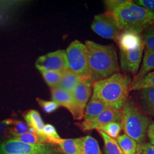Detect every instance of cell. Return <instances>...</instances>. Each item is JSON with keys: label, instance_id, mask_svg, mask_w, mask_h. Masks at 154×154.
<instances>
[{"label": "cell", "instance_id": "cell-13", "mask_svg": "<svg viewBox=\"0 0 154 154\" xmlns=\"http://www.w3.org/2000/svg\"><path fill=\"white\" fill-rule=\"evenodd\" d=\"M82 138H47V143L58 145L65 154H81Z\"/></svg>", "mask_w": 154, "mask_h": 154}, {"label": "cell", "instance_id": "cell-30", "mask_svg": "<svg viewBox=\"0 0 154 154\" xmlns=\"http://www.w3.org/2000/svg\"><path fill=\"white\" fill-rule=\"evenodd\" d=\"M13 121V119L8 118L0 122V140L8 137L9 129Z\"/></svg>", "mask_w": 154, "mask_h": 154}, {"label": "cell", "instance_id": "cell-6", "mask_svg": "<svg viewBox=\"0 0 154 154\" xmlns=\"http://www.w3.org/2000/svg\"><path fill=\"white\" fill-rule=\"evenodd\" d=\"M0 152L6 154H61L53 144H29L13 139L0 144Z\"/></svg>", "mask_w": 154, "mask_h": 154}, {"label": "cell", "instance_id": "cell-26", "mask_svg": "<svg viewBox=\"0 0 154 154\" xmlns=\"http://www.w3.org/2000/svg\"><path fill=\"white\" fill-rule=\"evenodd\" d=\"M122 129L123 126L122 123L110 122L97 130H100L104 132L110 138L116 139L119 136V134Z\"/></svg>", "mask_w": 154, "mask_h": 154}, {"label": "cell", "instance_id": "cell-21", "mask_svg": "<svg viewBox=\"0 0 154 154\" xmlns=\"http://www.w3.org/2000/svg\"><path fill=\"white\" fill-rule=\"evenodd\" d=\"M123 154H136L137 143L124 134L116 139Z\"/></svg>", "mask_w": 154, "mask_h": 154}, {"label": "cell", "instance_id": "cell-7", "mask_svg": "<svg viewBox=\"0 0 154 154\" xmlns=\"http://www.w3.org/2000/svg\"><path fill=\"white\" fill-rule=\"evenodd\" d=\"M66 53L69 70L80 76H89L88 54L85 45L75 40L67 47Z\"/></svg>", "mask_w": 154, "mask_h": 154}, {"label": "cell", "instance_id": "cell-14", "mask_svg": "<svg viewBox=\"0 0 154 154\" xmlns=\"http://www.w3.org/2000/svg\"><path fill=\"white\" fill-rule=\"evenodd\" d=\"M23 116L28 126L32 128L36 134L45 137L43 132L44 123L40 114L37 110H28L23 113Z\"/></svg>", "mask_w": 154, "mask_h": 154}, {"label": "cell", "instance_id": "cell-29", "mask_svg": "<svg viewBox=\"0 0 154 154\" xmlns=\"http://www.w3.org/2000/svg\"><path fill=\"white\" fill-rule=\"evenodd\" d=\"M37 101L45 112L48 114L55 111V110L60 107V105L53 100L47 101L40 98H37Z\"/></svg>", "mask_w": 154, "mask_h": 154}, {"label": "cell", "instance_id": "cell-4", "mask_svg": "<svg viewBox=\"0 0 154 154\" xmlns=\"http://www.w3.org/2000/svg\"><path fill=\"white\" fill-rule=\"evenodd\" d=\"M116 41L119 49L122 69L127 73H137L140 65L144 50L142 35L122 32Z\"/></svg>", "mask_w": 154, "mask_h": 154}, {"label": "cell", "instance_id": "cell-33", "mask_svg": "<svg viewBox=\"0 0 154 154\" xmlns=\"http://www.w3.org/2000/svg\"><path fill=\"white\" fill-rule=\"evenodd\" d=\"M43 132L46 138H60L59 134L57 132L55 127L51 125H45Z\"/></svg>", "mask_w": 154, "mask_h": 154}, {"label": "cell", "instance_id": "cell-9", "mask_svg": "<svg viewBox=\"0 0 154 154\" xmlns=\"http://www.w3.org/2000/svg\"><path fill=\"white\" fill-rule=\"evenodd\" d=\"M39 72H55L63 73L69 70L66 50H59L40 56L35 63Z\"/></svg>", "mask_w": 154, "mask_h": 154}, {"label": "cell", "instance_id": "cell-15", "mask_svg": "<svg viewBox=\"0 0 154 154\" xmlns=\"http://www.w3.org/2000/svg\"><path fill=\"white\" fill-rule=\"evenodd\" d=\"M138 100L144 111L149 116H154V88L139 90Z\"/></svg>", "mask_w": 154, "mask_h": 154}, {"label": "cell", "instance_id": "cell-1", "mask_svg": "<svg viewBox=\"0 0 154 154\" xmlns=\"http://www.w3.org/2000/svg\"><path fill=\"white\" fill-rule=\"evenodd\" d=\"M89 76L94 83L119 72L120 66L115 48L86 41Z\"/></svg>", "mask_w": 154, "mask_h": 154}, {"label": "cell", "instance_id": "cell-31", "mask_svg": "<svg viewBox=\"0 0 154 154\" xmlns=\"http://www.w3.org/2000/svg\"><path fill=\"white\" fill-rule=\"evenodd\" d=\"M136 154H154V145L146 142L137 144Z\"/></svg>", "mask_w": 154, "mask_h": 154}, {"label": "cell", "instance_id": "cell-24", "mask_svg": "<svg viewBox=\"0 0 154 154\" xmlns=\"http://www.w3.org/2000/svg\"><path fill=\"white\" fill-rule=\"evenodd\" d=\"M9 139H16L22 143L29 144H39L47 143V138L46 137L39 135L36 133L28 132L21 135L16 136Z\"/></svg>", "mask_w": 154, "mask_h": 154}, {"label": "cell", "instance_id": "cell-28", "mask_svg": "<svg viewBox=\"0 0 154 154\" xmlns=\"http://www.w3.org/2000/svg\"><path fill=\"white\" fill-rule=\"evenodd\" d=\"M41 73L44 78L45 82L51 88L57 87L61 81L62 73L55 72L41 71Z\"/></svg>", "mask_w": 154, "mask_h": 154}, {"label": "cell", "instance_id": "cell-19", "mask_svg": "<svg viewBox=\"0 0 154 154\" xmlns=\"http://www.w3.org/2000/svg\"><path fill=\"white\" fill-rule=\"evenodd\" d=\"M20 1H0V25L9 18L10 14L22 4Z\"/></svg>", "mask_w": 154, "mask_h": 154}, {"label": "cell", "instance_id": "cell-36", "mask_svg": "<svg viewBox=\"0 0 154 154\" xmlns=\"http://www.w3.org/2000/svg\"><path fill=\"white\" fill-rule=\"evenodd\" d=\"M0 154H4V153H1V152H0Z\"/></svg>", "mask_w": 154, "mask_h": 154}, {"label": "cell", "instance_id": "cell-5", "mask_svg": "<svg viewBox=\"0 0 154 154\" xmlns=\"http://www.w3.org/2000/svg\"><path fill=\"white\" fill-rule=\"evenodd\" d=\"M122 124L125 134L137 144L144 142L151 119L139 109L132 99H127L122 110Z\"/></svg>", "mask_w": 154, "mask_h": 154}, {"label": "cell", "instance_id": "cell-11", "mask_svg": "<svg viewBox=\"0 0 154 154\" xmlns=\"http://www.w3.org/2000/svg\"><path fill=\"white\" fill-rule=\"evenodd\" d=\"M51 99L60 106L66 108L75 120L80 121L84 114L79 110L72 95V94L58 87L51 88Z\"/></svg>", "mask_w": 154, "mask_h": 154}, {"label": "cell", "instance_id": "cell-25", "mask_svg": "<svg viewBox=\"0 0 154 154\" xmlns=\"http://www.w3.org/2000/svg\"><path fill=\"white\" fill-rule=\"evenodd\" d=\"M29 127L28 126L26 122L18 120H14L12 125L9 127L8 137L11 138L16 136L21 135L29 132Z\"/></svg>", "mask_w": 154, "mask_h": 154}, {"label": "cell", "instance_id": "cell-32", "mask_svg": "<svg viewBox=\"0 0 154 154\" xmlns=\"http://www.w3.org/2000/svg\"><path fill=\"white\" fill-rule=\"evenodd\" d=\"M127 0H107L104 1L105 7L107 12L112 13L116 8L123 4L125 3Z\"/></svg>", "mask_w": 154, "mask_h": 154}, {"label": "cell", "instance_id": "cell-35", "mask_svg": "<svg viewBox=\"0 0 154 154\" xmlns=\"http://www.w3.org/2000/svg\"><path fill=\"white\" fill-rule=\"evenodd\" d=\"M147 137L149 139L150 143L154 145V122L149 125L147 130Z\"/></svg>", "mask_w": 154, "mask_h": 154}, {"label": "cell", "instance_id": "cell-12", "mask_svg": "<svg viewBox=\"0 0 154 154\" xmlns=\"http://www.w3.org/2000/svg\"><path fill=\"white\" fill-rule=\"evenodd\" d=\"M93 84L90 76H86L77 84L72 91L77 106L83 114L91 94Z\"/></svg>", "mask_w": 154, "mask_h": 154}, {"label": "cell", "instance_id": "cell-18", "mask_svg": "<svg viewBox=\"0 0 154 154\" xmlns=\"http://www.w3.org/2000/svg\"><path fill=\"white\" fill-rule=\"evenodd\" d=\"M142 36L144 45L143 61L154 51V21L143 31Z\"/></svg>", "mask_w": 154, "mask_h": 154}, {"label": "cell", "instance_id": "cell-16", "mask_svg": "<svg viewBox=\"0 0 154 154\" xmlns=\"http://www.w3.org/2000/svg\"><path fill=\"white\" fill-rule=\"evenodd\" d=\"M108 107H109L104 102L92 96L85 110L84 121H90L93 119Z\"/></svg>", "mask_w": 154, "mask_h": 154}, {"label": "cell", "instance_id": "cell-17", "mask_svg": "<svg viewBox=\"0 0 154 154\" xmlns=\"http://www.w3.org/2000/svg\"><path fill=\"white\" fill-rule=\"evenodd\" d=\"M86 76L88 75L80 76L70 70H67L62 73L61 81L57 87L72 93L77 84L82 81Z\"/></svg>", "mask_w": 154, "mask_h": 154}, {"label": "cell", "instance_id": "cell-27", "mask_svg": "<svg viewBox=\"0 0 154 154\" xmlns=\"http://www.w3.org/2000/svg\"><path fill=\"white\" fill-rule=\"evenodd\" d=\"M141 67L139 70L138 74L134 79H138L144 76L149 72L154 70V51L149 57L142 61Z\"/></svg>", "mask_w": 154, "mask_h": 154}, {"label": "cell", "instance_id": "cell-23", "mask_svg": "<svg viewBox=\"0 0 154 154\" xmlns=\"http://www.w3.org/2000/svg\"><path fill=\"white\" fill-rule=\"evenodd\" d=\"M97 131L103 140L106 154H123L116 139L110 138L100 130Z\"/></svg>", "mask_w": 154, "mask_h": 154}, {"label": "cell", "instance_id": "cell-22", "mask_svg": "<svg viewBox=\"0 0 154 154\" xmlns=\"http://www.w3.org/2000/svg\"><path fill=\"white\" fill-rule=\"evenodd\" d=\"M81 154H102L97 140L88 135L82 137Z\"/></svg>", "mask_w": 154, "mask_h": 154}, {"label": "cell", "instance_id": "cell-8", "mask_svg": "<svg viewBox=\"0 0 154 154\" xmlns=\"http://www.w3.org/2000/svg\"><path fill=\"white\" fill-rule=\"evenodd\" d=\"M91 28L100 37L114 41L122 32L112 14L107 11L95 16Z\"/></svg>", "mask_w": 154, "mask_h": 154}, {"label": "cell", "instance_id": "cell-34", "mask_svg": "<svg viewBox=\"0 0 154 154\" xmlns=\"http://www.w3.org/2000/svg\"><path fill=\"white\" fill-rule=\"evenodd\" d=\"M133 1L138 5L143 6L149 11L154 12V0H137Z\"/></svg>", "mask_w": 154, "mask_h": 154}, {"label": "cell", "instance_id": "cell-10", "mask_svg": "<svg viewBox=\"0 0 154 154\" xmlns=\"http://www.w3.org/2000/svg\"><path fill=\"white\" fill-rule=\"evenodd\" d=\"M122 110L109 107L93 119L90 121L82 122L77 125L84 131L94 129L98 130L110 122L122 123Z\"/></svg>", "mask_w": 154, "mask_h": 154}, {"label": "cell", "instance_id": "cell-2", "mask_svg": "<svg viewBox=\"0 0 154 154\" xmlns=\"http://www.w3.org/2000/svg\"><path fill=\"white\" fill-rule=\"evenodd\" d=\"M132 81L129 75L117 72L94 83L92 96L109 107L122 110L128 99Z\"/></svg>", "mask_w": 154, "mask_h": 154}, {"label": "cell", "instance_id": "cell-3", "mask_svg": "<svg viewBox=\"0 0 154 154\" xmlns=\"http://www.w3.org/2000/svg\"><path fill=\"white\" fill-rule=\"evenodd\" d=\"M122 32L140 34L154 21V12L127 0L112 13Z\"/></svg>", "mask_w": 154, "mask_h": 154}, {"label": "cell", "instance_id": "cell-20", "mask_svg": "<svg viewBox=\"0 0 154 154\" xmlns=\"http://www.w3.org/2000/svg\"><path fill=\"white\" fill-rule=\"evenodd\" d=\"M150 88H154V71L149 72L139 79L132 80L130 91H139Z\"/></svg>", "mask_w": 154, "mask_h": 154}]
</instances>
